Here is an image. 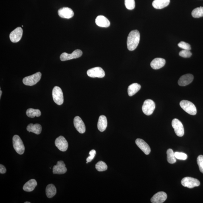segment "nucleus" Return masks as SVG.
Segmentation results:
<instances>
[{
    "mask_svg": "<svg viewBox=\"0 0 203 203\" xmlns=\"http://www.w3.org/2000/svg\"><path fill=\"white\" fill-rule=\"evenodd\" d=\"M140 40V34L139 31L134 30L130 32L127 38V48L129 51L135 50L138 46Z\"/></svg>",
    "mask_w": 203,
    "mask_h": 203,
    "instance_id": "f257e3e1",
    "label": "nucleus"
},
{
    "mask_svg": "<svg viewBox=\"0 0 203 203\" xmlns=\"http://www.w3.org/2000/svg\"><path fill=\"white\" fill-rule=\"evenodd\" d=\"M180 106L186 112L192 115H195L197 113V109L193 103L187 100L180 102Z\"/></svg>",
    "mask_w": 203,
    "mask_h": 203,
    "instance_id": "f03ea898",
    "label": "nucleus"
},
{
    "mask_svg": "<svg viewBox=\"0 0 203 203\" xmlns=\"http://www.w3.org/2000/svg\"><path fill=\"white\" fill-rule=\"evenodd\" d=\"M14 148L17 153L20 155L23 154L25 152V147L23 142L19 135L14 136L13 139Z\"/></svg>",
    "mask_w": 203,
    "mask_h": 203,
    "instance_id": "7ed1b4c3",
    "label": "nucleus"
},
{
    "mask_svg": "<svg viewBox=\"0 0 203 203\" xmlns=\"http://www.w3.org/2000/svg\"><path fill=\"white\" fill-rule=\"evenodd\" d=\"M41 77H42V73L41 72H37L30 76L25 77L23 79V82L25 85L33 86L40 81Z\"/></svg>",
    "mask_w": 203,
    "mask_h": 203,
    "instance_id": "20e7f679",
    "label": "nucleus"
},
{
    "mask_svg": "<svg viewBox=\"0 0 203 203\" xmlns=\"http://www.w3.org/2000/svg\"><path fill=\"white\" fill-rule=\"evenodd\" d=\"M155 108V103L152 100L148 99L144 102L142 110L144 114L150 116L154 112Z\"/></svg>",
    "mask_w": 203,
    "mask_h": 203,
    "instance_id": "39448f33",
    "label": "nucleus"
},
{
    "mask_svg": "<svg viewBox=\"0 0 203 203\" xmlns=\"http://www.w3.org/2000/svg\"><path fill=\"white\" fill-rule=\"evenodd\" d=\"M52 97L54 102L58 105H61L64 102V96L62 90L60 87L56 86L52 90Z\"/></svg>",
    "mask_w": 203,
    "mask_h": 203,
    "instance_id": "423d86ee",
    "label": "nucleus"
},
{
    "mask_svg": "<svg viewBox=\"0 0 203 203\" xmlns=\"http://www.w3.org/2000/svg\"><path fill=\"white\" fill-rule=\"evenodd\" d=\"M181 183L184 187L189 188H193L194 187H198L200 185V182L197 179L192 177H186L182 179Z\"/></svg>",
    "mask_w": 203,
    "mask_h": 203,
    "instance_id": "0eeeda50",
    "label": "nucleus"
},
{
    "mask_svg": "<svg viewBox=\"0 0 203 203\" xmlns=\"http://www.w3.org/2000/svg\"><path fill=\"white\" fill-rule=\"evenodd\" d=\"M87 75L91 78H102L105 76V72L100 67H95L87 70Z\"/></svg>",
    "mask_w": 203,
    "mask_h": 203,
    "instance_id": "6e6552de",
    "label": "nucleus"
},
{
    "mask_svg": "<svg viewBox=\"0 0 203 203\" xmlns=\"http://www.w3.org/2000/svg\"><path fill=\"white\" fill-rule=\"evenodd\" d=\"M82 55V52L81 50L77 49L74 51L71 54H68L66 52L62 53L60 56V59L62 61H66L80 58Z\"/></svg>",
    "mask_w": 203,
    "mask_h": 203,
    "instance_id": "1a4fd4ad",
    "label": "nucleus"
},
{
    "mask_svg": "<svg viewBox=\"0 0 203 203\" xmlns=\"http://www.w3.org/2000/svg\"><path fill=\"white\" fill-rule=\"evenodd\" d=\"M172 125L176 135L178 137L183 136L184 134V131L181 122L177 118H175L172 121Z\"/></svg>",
    "mask_w": 203,
    "mask_h": 203,
    "instance_id": "9d476101",
    "label": "nucleus"
},
{
    "mask_svg": "<svg viewBox=\"0 0 203 203\" xmlns=\"http://www.w3.org/2000/svg\"><path fill=\"white\" fill-rule=\"evenodd\" d=\"M55 145L58 149L62 152L67 150L68 147V143L66 139L62 136H60L55 141Z\"/></svg>",
    "mask_w": 203,
    "mask_h": 203,
    "instance_id": "9b49d317",
    "label": "nucleus"
},
{
    "mask_svg": "<svg viewBox=\"0 0 203 203\" xmlns=\"http://www.w3.org/2000/svg\"><path fill=\"white\" fill-rule=\"evenodd\" d=\"M23 33V30L21 27H17L10 33V40L11 42L14 43L19 42L22 38Z\"/></svg>",
    "mask_w": 203,
    "mask_h": 203,
    "instance_id": "f8f14e48",
    "label": "nucleus"
},
{
    "mask_svg": "<svg viewBox=\"0 0 203 203\" xmlns=\"http://www.w3.org/2000/svg\"><path fill=\"white\" fill-rule=\"evenodd\" d=\"M67 171L66 165L62 161L57 162L56 165H55L53 168V173L54 174H63Z\"/></svg>",
    "mask_w": 203,
    "mask_h": 203,
    "instance_id": "ddd939ff",
    "label": "nucleus"
},
{
    "mask_svg": "<svg viewBox=\"0 0 203 203\" xmlns=\"http://www.w3.org/2000/svg\"><path fill=\"white\" fill-rule=\"evenodd\" d=\"M74 125L76 130L81 134H83L85 132V124L80 117H75L73 120Z\"/></svg>",
    "mask_w": 203,
    "mask_h": 203,
    "instance_id": "4468645a",
    "label": "nucleus"
},
{
    "mask_svg": "<svg viewBox=\"0 0 203 203\" xmlns=\"http://www.w3.org/2000/svg\"><path fill=\"white\" fill-rule=\"evenodd\" d=\"M58 14L61 18L69 19L73 16L74 13L71 8L63 7L58 10Z\"/></svg>",
    "mask_w": 203,
    "mask_h": 203,
    "instance_id": "2eb2a0df",
    "label": "nucleus"
},
{
    "mask_svg": "<svg viewBox=\"0 0 203 203\" xmlns=\"http://www.w3.org/2000/svg\"><path fill=\"white\" fill-rule=\"evenodd\" d=\"M137 145L146 155H149L151 149L148 144L145 141L140 139H137L135 140Z\"/></svg>",
    "mask_w": 203,
    "mask_h": 203,
    "instance_id": "dca6fc26",
    "label": "nucleus"
},
{
    "mask_svg": "<svg viewBox=\"0 0 203 203\" xmlns=\"http://www.w3.org/2000/svg\"><path fill=\"white\" fill-rule=\"evenodd\" d=\"M167 198V194L163 192H158L151 198V202L153 203H162Z\"/></svg>",
    "mask_w": 203,
    "mask_h": 203,
    "instance_id": "f3484780",
    "label": "nucleus"
},
{
    "mask_svg": "<svg viewBox=\"0 0 203 203\" xmlns=\"http://www.w3.org/2000/svg\"><path fill=\"white\" fill-rule=\"evenodd\" d=\"M193 79V75L191 74H187L180 77L178 81V84L180 86H185L191 83Z\"/></svg>",
    "mask_w": 203,
    "mask_h": 203,
    "instance_id": "a211bd4d",
    "label": "nucleus"
},
{
    "mask_svg": "<svg viewBox=\"0 0 203 203\" xmlns=\"http://www.w3.org/2000/svg\"><path fill=\"white\" fill-rule=\"evenodd\" d=\"M95 23L97 26L101 27H107L110 25V22L107 18L103 15H100L96 19Z\"/></svg>",
    "mask_w": 203,
    "mask_h": 203,
    "instance_id": "6ab92c4d",
    "label": "nucleus"
},
{
    "mask_svg": "<svg viewBox=\"0 0 203 203\" xmlns=\"http://www.w3.org/2000/svg\"><path fill=\"white\" fill-rule=\"evenodd\" d=\"M165 64V60L163 58H157L152 60L151 63V66L154 69L157 70L164 67Z\"/></svg>",
    "mask_w": 203,
    "mask_h": 203,
    "instance_id": "aec40b11",
    "label": "nucleus"
},
{
    "mask_svg": "<svg viewBox=\"0 0 203 203\" xmlns=\"http://www.w3.org/2000/svg\"><path fill=\"white\" fill-rule=\"evenodd\" d=\"M107 120L106 116L101 115L99 117L97 123V128L100 131L104 132L107 126Z\"/></svg>",
    "mask_w": 203,
    "mask_h": 203,
    "instance_id": "412c9836",
    "label": "nucleus"
},
{
    "mask_svg": "<svg viewBox=\"0 0 203 203\" xmlns=\"http://www.w3.org/2000/svg\"><path fill=\"white\" fill-rule=\"evenodd\" d=\"M170 0H154L152 2V6L157 9H161L166 7L169 5Z\"/></svg>",
    "mask_w": 203,
    "mask_h": 203,
    "instance_id": "4be33fe9",
    "label": "nucleus"
},
{
    "mask_svg": "<svg viewBox=\"0 0 203 203\" xmlns=\"http://www.w3.org/2000/svg\"><path fill=\"white\" fill-rule=\"evenodd\" d=\"M27 129L29 132H33L37 135L40 134L42 130V127L39 124H33L32 123H30L27 126Z\"/></svg>",
    "mask_w": 203,
    "mask_h": 203,
    "instance_id": "5701e85b",
    "label": "nucleus"
},
{
    "mask_svg": "<svg viewBox=\"0 0 203 203\" xmlns=\"http://www.w3.org/2000/svg\"><path fill=\"white\" fill-rule=\"evenodd\" d=\"M37 183L35 180L32 179L29 180L25 184L23 187V190L27 192H31L34 190Z\"/></svg>",
    "mask_w": 203,
    "mask_h": 203,
    "instance_id": "b1692460",
    "label": "nucleus"
},
{
    "mask_svg": "<svg viewBox=\"0 0 203 203\" xmlns=\"http://www.w3.org/2000/svg\"><path fill=\"white\" fill-rule=\"evenodd\" d=\"M140 84L136 83H133L129 86L128 89V95L132 96L138 92L141 89Z\"/></svg>",
    "mask_w": 203,
    "mask_h": 203,
    "instance_id": "393cba45",
    "label": "nucleus"
},
{
    "mask_svg": "<svg viewBox=\"0 0 203 203\" xmlns=\"http://www.w3.org/2000/svg\"><path fill=\"white\" fill-rule=\"evenodd\" d=\"M46 196L49 198L54 197L56 193V187L53 184H50L46 187Z\"/></svg>",
    "mask_w": 203,
    "mask_h": 203,
    "instance_id": "a878e982",
    "label": "nucleus"
},
{
    "mask_svg": "<svg viewBox=\"0 0 203 203\" xmlns=\"http://www.w3.org/2000/svg\"><path fill=\"white\" fill-rule=\"evenodd\" d=\"M27 116L31 118H34L36 116L39 117L41 115V112L38 109H34L33 108H29L26 112Z\"/></svg>",
    "mask_w": 203,
    "mask_h": 203,
    "instance_id": "bb28decb",
    "label": "nucleus"
},
{
    "mask_svg": "<svg viewBox=\"0 0 203 203\" xmlns=\"http://www.w3.org/2000/svg\"><path fill=\"white\" fill-rule=\"evenodd\" d=\"M167 160L168 163L173 164L176 163V158H175V154L173 151L171 149H168L167 152Z\"/></svg>",
    "mask_w": 203,
    "mask_h": 203,
    "instance_id": "cd10ccee",
    "label": "nucleus"
},
{
    "mask_svg": "<svg viewBox=\"0 0 203 203\" xmlns=\"http://www.w3.org/2000/svg\"><path fill=\"white\" fill-rule=\"evenodd\" d=\"M192 16L194 18H200L203 16V7L196 8L193 10L192 13Z\"/></svg>",
    "mask_w": 203,
    "mask_h": 203,
    "instance_id": "c85d7f7f",
    "label": "nucleus"
},
{
    "mask_svg": "<svg viewBox=\"0 0 203 203\" xmlns=\"http://www.w3.org/2000/svg\"><path fill=\"white\" fill-rule=\"evenodd\" d=\"M96 170L99 172L106 171L107 169L108 166L106 163L103 161H99L96 164Z\"/></svg>",
    "mask_w": 203,
    "mask_h": 203,
    "instance_id": "c756f323",
    "label": "nucleus"
},
{
    "mask_svg": "<svg viewBox=\"0 0 203 203\" xmlns=\"http://www.w3.org/2000/svg\"><path fill=\"white\" fill-rule=\"evenodd\" d=\"M126 7L129 10H132L135 7V0H125Z\"/></svg>",
    "mask_w": 203,
    "mask_h": 203,
    "instance_id": "7c9ffc66",
    "label": "nucleus"
},
{
    "mask_svg": "<svg viewBox=\"0 0 203 203\" xmlns=\"http://www.w3.org/2000/svg\"><path fill=\"white\" fill-rule=\"evenodd\" d=\"M176 159L185 160L187 158L186 154L182 152H176L174 153Z\"/></svg>",
    "mask_w": 203,
    "mask_h": 203,
    "instance_id": "2f4dec72",
    "label": "nucleus"
},
{
    "mask_svg": "<svg viewBox=\"0 0 203 203\" xmlns=\"http://www.w3.org/2000/svg\"><path fill=\"white\" fill-rule=\"evenodd\" d=\"M179 55L182 57L188 58H190L192 56V53L190 51L187 50H184L180 52Z\"/></svg>",
    "mask_w": 203,
    "mask_h": 203,
    "instance_id": "473e14b6",
    "label": "nucleus"
},
{
    "mask_svg": "<svg viewBox=\"0 0 203 203\" xmlns=\"http://www.w3.org/2000/svg\"><path fill=\"white\" fill-rule=\"evenodd\" d=\"M197 161L199 170L203 174V156L200 155L198 156Z\"/></svg>",
    "mask_w": 203,
    "mask_h": 203,
    "instance_id": "72a5a7b5",
    "label": "nucleus"
},
{
    "mask_svg": "<svg viewBox=\"0 0 203 203\" xmlns=\"http://www.w3.org/2000/svg\"><path fill=\"white\" fill-rule=\"evenodd\" d=\"M178 46L184 50L190 51L191 49V46L188 43L184 42H181L179 43Z\"/></svg>",
    "mask_w": 203,
    "mask_h": 203,
    "instance_id": "f704fd0d",
    "label": "nucleus"
},
{
    "mask_svg": "<svg viewBox=\"0 0 203 203\" xmlns=\"http://www.w3.org/2000/svg\"><path fill=\"white\" fill-rule=\"evenodd\" d=\"M96 154V151L95 150H92L90 151V152H89L90 156L87 158V164L88 163L90 162L94 159V158L95 157Z\"/></svg>",
    "mask_w": 203,
    "mask_h": 203,
    "instance_id": "c9c22d12",
    "label": "nucleus"
},
{
    "mask_svg": "<svg viewBox=\"0 0 203 203\" xmlns=\"http://www.w3.org/2000/svg\"><path fill=\"white\" fill-rule=\"evenodd\" d=\"M6 168L3 165H0V173L1 174H4L6 172Z\"/></svg>",
    "mask_w": 203,
    "mask_h": 203,
    "instance_id": "e433bc0d",
    "label": "nucleus"
},
{
    "mask_svg": "<svg viewBox=\"0 0 203 203\" xmlns=\"http://www.w3.org/2000/svg\"><path fill=\"white\" fill-rule=\"evenodd\" d=\"M2 94V91L1 90V91H0V97H1H1Z\"/></svg>",
    "mask_w": 203,
    "mask_h": 203,
    "instance_id": "4c0bfd02",
    "label": "nucleus"
},
{
    "mask_svg": "<svg viewBox=\"0 0 203 203\" xmlns=\"http://www.w3.org/2000/svg\"><path fill=\"white\" fill-rule=\"evenodd\" d=\"M31 202H25V203H30Z\"/></svg>",
    "mask_w": 203,
    "mask_h": 203,
    "instance_id": "58836bf2",
    "label": "nucleus"
}]
</instances>
